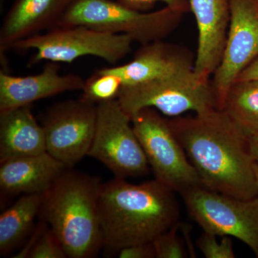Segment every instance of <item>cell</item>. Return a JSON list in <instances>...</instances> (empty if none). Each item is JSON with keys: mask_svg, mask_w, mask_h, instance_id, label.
<instances>
[{"mask_svg": "<svg viewBox=\"0 0 258 258\" xmlns=\"http://www.w3.org/2000/svg\"><path fill=\"white\" fill-rule=\"evenodd\" d=\"M169 122L203 186L244 200L258 197L248 136L225 111L215 108Z\"/></svg>", "mask_w": 258, "mask_h": 258, "instance_id": "1", "label": "cell"}, {"mask_svg": "<svg viewBox=\"0 0 258 258\" xmlns=\"http://www.w3.org/2000/svg\"><path fill=\"white\" fill-rule=\"evenodd\" d=\"M175 193L155 179L139 184L117 177L103 182L98 207L103 247L118 252L169 230L179 222Z\"/></svg>", "mask_w": 258, "mask_h": 258, "instance_id": "2", "label": "cell"}, {"mask_svg": "<svg viewBox=\"0 0 258 258\" xmlns=\"http://www.w3.org/2000/svg\"><path fill=\"white\" fill-rule=\"evenodd\" d=\"M67 168L43 195L40 215L68 257H96L103 247L100 222L101 178Z\"/></svg>", "mask_w": 258, "mask_h": 258, "instance_id": "3", "label": "cell"}, {"mask_svg": "<svg viewBox=\"0 0 258 258\" xmlns=\"http://www.w3.org/2000/svg\"><path fill=\"white\" fill-rule=\"evenodd\" d=\"M184 15L167 6L147 13L131 9L118 1L74 0L55 28L82 25L127 35L142 45L164 40L178 28Z\"/></svg>", "mask_w": 258, "mask_h": 258, "instance_id": "4", "label": "cell"}, {"mask_svg": "<svg viewBox=\"0 0 258 258\" xmlns=\"http://www.w3.org/2000/svg\"><path fill=\"white\" fill-rule=\"evenodd\" d=\"M133 42L127 35L76 25L51 29L15 42L10 50L36 51L30 60L32 66L44 60L70 63L86 55L114 64L132 52Z\"/></svg>", "mask_w": 258, "mask_h": 258, "instance_id": "5", "label": "cell"}, {"mask_svg": "<svg viewBox=\"0 0 258 258\" xmlns=\"http://www.w3.org/2000/svg\"><path fill=\"white\" fill-rule=\"evenodd\" d=\"M132 122L155 179L179 194L203 185L162 113L154 108H143L132 117Z\"/></svg>", "mask_w": 258, "mask_h": 258, "instance_id": "6", "label": "cell"}, {"mask_svg": "<svg viewBox=\"0 0 258 258\" xmlns=\"http://www.w3.org/2000/svg\"><path fill=\"white\" fill-rule=\"evenodd\" d=\"M117 100L131 118L145 108H155L172 118L188 111L199 114L217 108L211 83L200 81L194 71L122 86Z\"/></svg>", "mask_w": 258, "mask_h": 258, "instance_id": "7", "label": "cell"}, {"mask_svg": "<svg viewBox=\"0 0 258 258\" xmlns=\"http://www.w3.org/2000/svg\"><path fill=\"white\" fill-rule=\"evenodd\" d=\"M186 211L205 232L235 237L258 254V197L240 199L203 185L181 194Z\"/></svg>", "mask_w": 258, "mask_h": 258, "instance_id": "8", "label": "cell"}, {"mask_svg": "<svg viewBox=\"0 0 258 258\" xmlns=\"http://www.w3.org/2000/svg\"><path fill=\"white\" fill-rule=\"evenodd\" d=\"M88 156L104 164L115 177H142L150 171L132 118L118 100L98 104L96 132Z\"/></svg>", "mask_w": 258, "mask_h": 258, "instance_id": "9", "label": "cell"}, {"mask_svg": "<svg viewBox=\"0 0 258 258\" xmlns=\"http://www.w3.org/2000/svg\"><path fill=\"white\" fill-rule=\"evenodd\" d=\"M98 105L82 98L52 105L44 115L47 152L72 168L88 156L96 132Z\"/></svg>", "mask_w": 258, "mask_h": 258, "instance_id": "10", "label": "cell"}, {"mask_svg": "<svg viewBox=\"0 0 258 258\" xmlns=\"http://www.w3.org/2000/svg\"><path fill=\"white\" fill-rule=\"evenodd\" d=\"M230 21L220 64L210 83L222 110L231 86L258 57V0H230Z\"/></svg>", "mask_w": 258, "mask_h": 258, "instance_id": "11", "label": "cell"}, {"mask_svg": "<svg viewBox=\"0 0 258 258\" xmlns=\"http://www.w3.org/2000/svg\"><path fill=\"white\" fill-rule=\"evenodd\" d=\"M195 57L187 47L163 40L142 45L128 63L104 69L131 86L193 71Z\"/></svg>", "mask_w": 258, "mask_h": 258, "instance_id": "12", "label": "cell"}, {"mask_svg": "<svg viewBox=\"0 0 258 258\" xmlns=\"http://www.w3.org/2000/svg\"><path fill=\"white\" fill-rule=\"evenodd\" d=\"M189 5L198 30L194 71L200 81L210 82L225 49L230 21V0H189Z\"/></svg>", "mask_w": 258, "mask_h": 258, "instance_id": "13", "label": "cell"}, {"mask_svg": "<svg viewBox=\"0 0 258 258\" xmlns=\"http://www.w3.org/2000/svg\"><path fill=\"white\" fill-rule=\"evenodd\" d=\"M57 62H49L40 74L15 76L0 71V111L30 106L34 102L69 91H83L84 81L76 74L61 75Z\"/></svg>", "mask_w": 258, "mask_h": 258, "instance_id": "14", "label": "cell"}, {"mask_svg": "<svg viewBox=\"0 0 258 258\" xmlns=\"http://www.w3.org/2000/svg\"><path fill=\"white\" fill-rule=\"evenodd\" d=\"M74 0H15L0 28L1 53L15 42L55 28Z\"/></svg>", "mask_w": 258, "mask_h": 258, "instance_id": "15", "label": "cell"}, {"mask_svg": "<svg viewBox=\"0 0 258 258\" xmlns=\"http://www.w3.org/2000/svg\"><path fill=\"white\" fill-rule=\"evenodd\" d=\"M67 169L47 152L0 163V189L8 195H44Z\"/></svg>", "mask_w": 258, "mask_h": 258, "instance_id": "16", "label": "cell"}, {"mask_svg": "<svg viewBox=\"0 0 258 258\" xmlns=\"http://www.w3.org/2000/svg\"><path fill=\"white\" fill-rule=\"evenodd\" d=\"M45 152V132L31 105L0 111V163Z\"/></svg>", "mask_w": 258, "mask_h": 258, "instance_id": "17", "label": "cell"}, {"mask_svg": "<svg viewBox=\"0 0 258 258\" xmlns=\"http://www.w3.org/2000/svg\"><path fill=\"white\" fill-rule=\"evenodd\" d=\"M43 195H23L0 215V254L14 250L31 233L40 215Z\"/></svg>", "mask_w": 258, "mask_h": 258, "instance_id": "18", "label": "cell"}, {"mask_svg": "<svg viewBox=\"0 0 258 258\" xmlns=\"http://www.w3.org/2000/svg\"><path fill=\"white\" fill-rule=\"evenodd\" d=\"M222 111L247 136L258 132V80L236 81L227 93Z\"/></svg>", "mask_w": 258, "mask_h": 258, "instance_id": "19", "label": "cell"}, {"mask_svg": "<svg viewBox=\"0 0 258 258\" xmlns=\"http://www.w3.org/2000/svg\"><path fill=\"white\" fill-rule=\"evenodd\" d=\"M122 86L123 83L118 76L100 69L86 80L81 98L96 105L114 101L118 99Z\"/></svg>", "mask_w": 258, "mask_h": 258, "instance_id": "20", "label": "cell"}, {"mask_svg": "<svg viewBox=\"0 0 258 258\" xmlns=\"http://www.w3.org/2000/svg\"><path fill=\"white\" fill-rule=\"evenodd\" d=\"M179 222L152 241L157 258H184L189 257L184 242L178 235Z\"/></svg>", "mask_w": 258, "mask_h": 258, "instance_id": "21", "label": "cell"}, {"mask_svg": "<svg viewBox=\"0 0 258 258\" xmlns=\"http://www.w3.org/2000/svg\"><path fill=\"white\" fill-rule=\"evenodd\" d=\"M217 235L204 232L196 241L200 252L207 258H235L233 244L231 237L223 236L220 241Z\"/></svg>", "mask_w": 258, "mask_h": 258, "instance_id": "22", "label": "cell"}, {"mask_svg": "<svg viewBox=\"0 0 258 258\" xmlns=\"http://www.w3.org/2000/svg\"><path fill=\"white\" fill-rule=\"evenodd\" d=\"M68 257L63 246L47 225L29 254L28 258Z\"/></svg>", "mask_w": 258, "mask_h": 258, "instance_id": "23", "label": "cell"}, {"mask_svg": "<svg viewBox=\"0 0 258 258\" xmlns=\"http://www.w3.org/2000/svg\"><path fill=\"white\" fill-rule=\"evenodd\" d=\"M118 2L131 9L141 12H147L152 9L157 3H164L166 6L184 14L191 12L189 0H118Z\"/></svg>", "mask_w": 258, "mask_h": 258, "instance_id": "24", "label": "cell"}, {"mask_svg": "<svg viewBox=\"0 0 258 258\" xmlns=\"http://www.w3.org/2000/svg\"><path fill=\"white\" fill-rule=\"evenodd\" d=\"M120 258H155L156 252L152 242L133 244L120 249L118 252Z\"/></svg>", "mask_w": 258, "mask_h": 258, "instance_id": "25", "label": "cell"}, {"mask_svg": "<svg viewBox=\"0 0 258 258\" xmlns=\"http://www.w3.org/2000/svg\"><path fill=\"white\" fill-rule=\"evenodd\" d=\"M47 224L44 220H41L32 230L31 233H30V238L27 240L26 243L24 244L22 249L13 256V257L15 258H28L29 254L35 243H36L37 240H38L40 236L41 235L42 232L45 230V227H47Z\"/></svg>", "mask_w": 258, "mask_h": 258, "instance_id": "26", "label": "cell"}, {"mask_svg": "<svg viewBox=\"0 0 258 258\" xmlns=\"http://www.w3.org/2000/svg\"><path fill=\"white\" fill-rule=\"evenodd\" d=\"M258 80V57L241 73L236 81Z\"/></svg>", "mask_w": 258, "mask_h": 258, "instance_id": "27", "label": "cell"}, {"mask_svg": "<svg viewBox=\"0 0 258 258\" xmlns=\"http://www.w3.org/2000/svg\"><path fill=\"white\" fill-rule=\"evenodd\" d=\"M251 153L258 168V132L248 135Z\"/></svg>", "mask_w": 258, "mask_h": 258, "instance_id": "28", "label": "cell"}, {"mask_svg": "<svg viewBox=\"0 0 258 258\" xmlns=\"http://www.w3.org/2000/svg\"><path fill=\"white\" fill-rule=\"evenodd\" d=\"M257 257H258V254H257Z\"/></svg>", "mask_w": 258, "mask_h": 258, "instance_id": "29", "label": "cell"}]
</instances>
